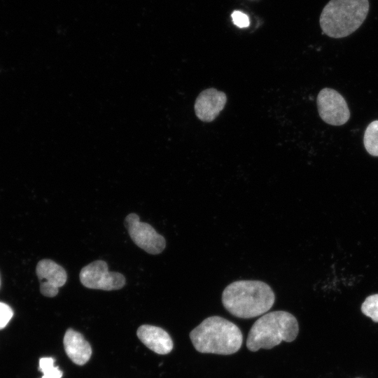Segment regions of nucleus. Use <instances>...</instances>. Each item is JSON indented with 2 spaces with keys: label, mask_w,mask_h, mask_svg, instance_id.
I'll return each instance as SVG.
<instances>
[{
  "label": "nucleus",
  "mask_w": 378,
  "mask_h": 378,
  "mask_svg": "<svg viewBox=\"0 0 378 378\" xmlns=\"http://www.w3.org/2000/svg\"><path fill=\"white\" fill-rule=\"evenodd\" d=\"M275 295L266 283L258 280H239L227 285L222 293V303L232 315L241 318L260 316L273 306Z\"/></svg>",
  "instance_id": "1"
},
{
  "label": "nucleus",
  "mask_w": 378,
  "mask_h": 378,
  "mask_svg": "<svg viewBox=\"0 0 378 378\" xmlns=\"http://www.w3.org/2000/svg\"><path fill=\"white\" fill-rule=\"evenodd\" d=\"M195 349L203 354L229 355L239 350L243 335L232 322L218 316L205 318L190 332Z\"/></svg>",
  "instance_id": "2"
},
{
  "label": "nucleus",
  "mask_w": 378,
  "mask_h": 378,
  "mask_svg": "<svg viewBox=\"0 0 378 378\" xmlns=\"http://www.w3.org/2000/svg\"><path fill=\"white\" fill-rule=\"evenodd\" d=\"M299 332L296 318L286 311H274L260 316L251 326L246 340L251 351L270 349L281 341L290 342Z\"/></svg>",
  "instance_id": "3"
},
{
  "label": "nucleus",
  "mask_w": 378,
  "mask_h": 378,
  "mask_svg": "<svg viewBox=\"0 0 378 378\" xmlns=\"http://www.w3.org/2000/svg\"><path fill=\"white\" fill-rule=\"evenodd\" d=\"M369 8L368 0H330L321 13V28L331 38L348 36L363 23Z\"/></svg>",
  "instance_id": "4"
},
{
  "label": "nucleus",
  "mask_w": 378,
  "mask_h": 378,
  "mask_svg": "<svg viewBox=\"0 0 378 378\" xmlns=\"http://www.w3.org/2000/svg\"><path fill=\"white\" fill-rule=\"evenodd\" d=\"M80 283L90 289L114 290L125 285V277L117 272H110L107 263L102 260L92 262L80 272Z\"/></svg>",
  "instance_id": "5"
},
{
  "label": "nucleus",
  "mask_w": 378,
  "mask_h": 378,
  "mask_svg": "<svg viewBox=\"0 0 378 378\" xmlns=\"http://www.w3.org/2000/svg\"><path fill=\"white\" fill-rule=\"evenodd\" d=\"M130 238L134 243L150 254H158L166 247L164 237L158 234L148 223L140 221L134 213L128 214L124 222Z\"/></svg>",
  "instance_id": "6"
},
{
  "label": "nucleus",
  "mask_w": 378,
  "mask_h": 378,
  "mask_svg": "<svg viewBox=\"0 0 378 378\" xmlns=\"http://www.w3.org/2000/svg\"><path fill=\"white\" fill-rule=\"evenodd\" d=\"M316 103L321 118L329 125H342L350 118L349 108L344 98L333 89H322L317 96Z\"/></svg>",
  "instance_id": "7"
},
{
  "label": "nucleus",
  "mask_w": 378,
  "mask_h": 378,
  "mask_svg": "<svg viewBox=\"0 0 378 378\" xmlns=\"http://www.w3.org/2000/svg\"><path fill=\"white\" fill-rule=\"evenodd\" d=\"M36 273L40 281L41 293L48 298L56 296L59 288L63 286L67 280L65 270L50 259L40 260L36 265Z\"/></svg>",
  "instance_id": "8"
},
{
  "label": "nucleus",
  "mask_w": 378,
  "mask_h": 378,
  "mask_svg": "<svg viewBox=\"0 0 378 378\" xmlns=\"http://www.w3.org/2000/svg\"><path fill=\"white\" fill-rule=\"evenodd\" d=\"M227 102L225 92L211 88L202 91L194 105L196 116L202 122L214 120L224 108Z\"/></svg>",
  "instance_id": "9"
},
{
  "label": "nucleus",
  "mask_w": 378,
  "mask_h": 378,
  "mask_svg": "<svg viewBox=\"0 0 378 378\" xmlns=\"http://www.w3.org/2000/svg\"><path fill=\"white\" fill-rule=\"evenodd\" d=\"M141 342L158 354H167L173 349L169 335L162 328L150 325L141 326L136 332Z\"/></svg>",
  "instance_id": "10"
},
{
  "label": "nucleus",
  "mask_w": 378,
  "mask_h": 378,
  "mask_svg": "<svg viewBox=\"0 0 378 378\" xmlns=\"http://www.w3.org/2000/svg\"><path fill=\"white\" fill-rule=\"evenodd\" d=\"M64 347L68 357L76 365L85 364L91 357L92 348L80 332L69 328L64 336Z\"/></svg>",
  "instance_id": "11"
},
{
  "label": "nucleus",
  "mask_w": 378,
  "mask_h": 378,
  "mask_svg": "<svg viewBox=\"0 0 378 378\" xmlns=\"http://www.w3.org/2000/svg\"><path fill=\"white\" fill-rule=\"evenodd\" d=\"M364 146L369 154L378 156V120L370 122L363 137Z\"/></svg>",
  "instance_id": "12"
},
{
  "label": "nucleus",
  "mask_w": 378,
  "mask_h": 378,
  "mask_svg": "<svg viewBox=\"0 0 378 378\" xmlns=\"http://www.w3.org/2000/svg\"><path fill=\"white\" fill-rule=\"evenodd\" d=\"M55 360L52 357H43L39 360L38 370L43 372L41 378H61L63 375L57 366H55Z\"/></svg>",
  "instance_id": "13"
},
{
  "label": "nucleus",
  "mask_w": 378,
  "mask_h": 378,
  "mask_svg": "<svg viewBox=\"0 0 378 378\" xmlns=\"http://www.w3.org/2000/svg\"><path fill=\"white\" fill-rule=\"evenodd\" d=\"M361 312L378 323V293L368 296L361 304Z\"/></svg>",
  "instance_id": "14"
},
{
  "label": "nucleus",
  "mask_w": 378,
  "mask_h": 378,
  "mask_svg": "<svg viewBox=\"0 0 378 378\" xmlns=\"http://www.w3.org/2000/svg\"><path fill=\"white\" fill-rule=\"evenodd\" d=\"M13 316L12 309L8 304L0 302V330L6 326Z\"/></svg>",
  "instance_id": "15"
},
{
  "label": "nucleus",
  "mask_w": 378,
  "mask_h": 378,
  "mask_svg": "<svg viewBox=\"0 0 378 378\" xmlns=\"http://www.w3.org/2000/svg\"><path fill=\"white\" fill-rule=\"evenodd\" d=\"M231 16L234 24L239 28H245L250 24L248 16L239 10L233 11Z\"/></svg>",
  "instance_id": "16"
}]
</instances>
